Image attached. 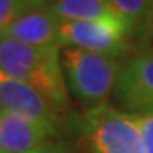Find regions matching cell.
I'll list each match as a JSON object with an SVG mask.
<instances>
[{
  "label": "cell",
  "mask_w": 153,
  "mask_h": 153,
  "mask_svg": "<svg viewBox=\"0 0 153 153\" xmlns=\"http://www.w3.org/2000/svg\"><path fill=\"white\" fill-rule=\"evenodd\" d=\"M0 70L43 92L60 109L71 112L60 46H31L0 36Z\"/></svg>",
  "instance_id": "obj_1"
},
{
  "label": "cell",
  "mask_w": 153,
  "mask_h": 153,
  "mask_svg": "<svg viewBox=\"0 0 153 153\" xmlns=\"http://www.w3.org/2000/svg\"><path fill=\"white\" fill-rule=\"evenodd\" d=\"M124 58L100 55L87 49L65 48L61 66L68 92L83 111L109 102Z\"/></svg>",
  "instance_id": "obj_2"
},
{
  "label": "cell",
  "mask_w": 153,
  "mask_h": 153,
  "mask_svg": "<svg viewBox=\"0 0 153 153\" xmlns=\"http://www.w3.org/2000/svg\"><path fill=\"white\" fill-rule=\"evenodd\" d=\"M76 131L87 153H146L134 114L111 102L76 116Z\"/></svg>",
  "instance_id": "obj_3"
},
{
  "label": "cell",
  "mask_w": 153,
  "mask_h": 153,
  "mask_svg": "<svg viewBox=\"0 0 153 153\" xmlns=\"http://www.w3.org/2000/svg\"><path fill=\"white\" fill-rule=\"evenodd\" d=\"M0 111L21 116L41 126L51 138H63L76 129V114L60 109L43 92L0 70Z\"/></svg>",
  "instance_id": "obj_4"
},
{
  "label": "cell",
  "mask_w": 153,
  "mask_h": 153,
  "mask_svg": "<svg viewBox=\"0 0 153 153\" xmlns=\"http://www.w3.org/2000/svg\"><path fill=\"white\" fill-rule=\"evenodd\" d=\"M56 44L60 48H78L116 58H126L133 49V29L119 16L61 22Z\"/></svg>",
  "instance_id": "obj_5"
},
{
  "label": "cell",
  "mask_w": 153,
  "mask_h": 153,
  "mask_svg": "<svg viewBox=\"0 0 153 153\" xmlns=\"http://www.w3.org/2000/svg\"><path fill=\"white\" fill-rule=\"evenodd\" d=\"M112 97L116 107L124 112H152L153 51H131L123 60Z\"/></svg>",
  "instance_id": "obj_6"
},
{
  "label": "cell",
  "mask_w": 153,
  "mask_h": 153,
  "mask_svg": "<svg viewBox=\"0 0 153 153\" xmlns=\"http://www.w3.org/2000/svg\"><path fill=\"white\" fill-rule=\"evenodd\" d=\"M49 133L41 126L0 111V150L5 153H31L49 143Z\"/></svg>",
  "instance_id": "obj_7"
},
{
  "label": "cell",
  "mask_w": 153,
  "mask_h": 153,
  "mask_svg": "<svg viewBox=\"0 0 153 153\" xmlns=\"http://www.w3.org/2000/svg\"><path fill=\"white\" fill-rule=\"evenodd\" d=\"M61 22L53 16L49 7H39L24 12L12 22L5 36L31 46H58V29Z\"/></svg>",
  "instance_id": "obj_8"
},
{
  "label": "cell",
  "mask_w": 153,
  "mask_h": 153,
  "mask_svg": "<svg viewBox=\"0 0 153 153\" xmlns=\"http://www.w3.org/2000/svg\"><path fill=\"white\" fill-rule=\"evenodd\" d=\"M48 7L60 22L92 21L107 16H117L105 0H55Z\"/></svg>",
  "instance_id": "obj_9"
},
{
  "label": "cell",
  "mask_w": 153,
  "mask_h": 153,
  "mask_svg": "<svg viewBox=\"0 0 153 153\" xmlns=\"http://www.w3.org/2000/svg\"><path fill=\"white\" fill-rule=\"evenodd\" d=\"M114 14L123 17L133 29V38L136 29L141 26L152 0H105Z\"/></svg>",
  "instance_id": "obj_10"
},
{
  "label": "cell",
  "mask_w": 153,
  "mask_h": 153,
  "mask_svg": "<svg viewBox=\"0 0 153 153\" xmlns=\"http://www.w3.org/2000/svg\"><path fill=\"white\" fill-rule=\"evenodd\" d=\"M31 9H39L36 0H0V36H5L12 22Z\"/></svg>",
  "instance_id": "obj_11"
},
{
  "label": "cell",
  "mask_w": 153,
  "mask_h": 153,
  "mask_svg": "<svg viewBox=\"0 0 153 153\" xmlns=\"http://www.w3.org/2000/svg\"><path fill=\"white\" fill-rule=\"evenodd\" d=\"M131 51H153V0L141 26L134 33Z\"/></svg>",
  "instance_id": "obj_12"
},
{
  "label": "cell",
  "mask_w": 153,
  "mask_h": 153,
  "mask_svg": "<svg viewBox=\"0 0 153 153\" xmlns=\"http://www.w3.org/2000/svg\"><path fill=\"white\" fill-rule=\"evenodd\" d=\"M134 119H136L138 126H140L146 153H153V111L152 112L134 114Z\"/></svg>",
  "instance_id": "obj_13"
},
{
  "label": "cell",
  "mask_w": 153,
  "mask_h": 153,
  "mask_svg": "<svg viewBox=\"0 0 153 153\" xmlns=\"http://www.w3.org/2000/svg\"><path fill=\"white\" fill-rule=\"evenodd\" d=\"M44 153H76L71 146H68L66 143H61V141H51L46 146V152Z\"/></svg>",
  "instance_id": "obj_14"
},
{
  "label": "cell",
  "mask_w": 153,
  "mask_h": 153,
  "mask_svg": "<svg viewBox=\"0 0 153 153\" xmlns=\"http://www.w3.org/2000/svg\"><path fill=\"white\" fill-rule=\"evenodd\" d=\"M55 0H36V4H38L39 7H48V5H51Z\"/></svg>",
  "instance_id": "obj_15"
},
{
  "label": "cell",
  "mask_w": 153,
  "mask_h": 153,
  "mask_svg": "<svg viewBox=\"0 0 153 153\" xmlns=\"http://www.w3.org/2000/svg\"><path fill=\"white\" fill-rule=\"evenodd\" d=\"M49 143H51V141H49ZM49 143H46V145H43L41 148H38V150H34V152H31V153H44V152H46V146H48Z\"/></svg>",
  "instance_id": "obj_16"
},
{
  "label": "cell",
  "mask_w": 153,
  "mask_h": 153,
  "mask_svg": "<svg viewBox=\"0 0 153 153\" xmlns=\"http://www.w3.org/2000/svg\"><path fill=\"white\" fill-rule=\"evenodd\" d=\"M0 153H5V152H4V150H0Z\"/></svg>",
  "instance_id": "obj_17"
}]
</instances>
